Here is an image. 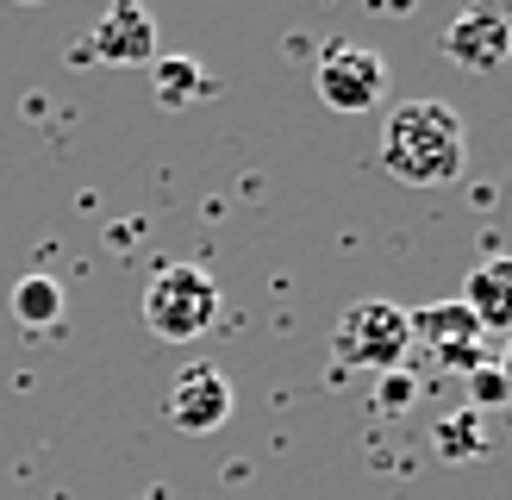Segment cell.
<instances>
[{
  "label": "cell",
  "mask_w": 512,
  "mask_h": 500,
  "mask_svg": "<svg viewBox=\"0 0 512 500\" xmlns=\"http://www.w3.org/2000/svg\"><path fill=\"white\" fill-rule=\"evenodd\" d=\"M469 163V132L450 100H400L381 119V169L406 188H444Z\"/></svg>",
  "instance_id": "cell-1"
},
{
  "label": "cell",
  "mask_w": 512,
  "mask_h": 500,
  "mask_svg": "<svg viewBox=\"0 0 512 500\" xmlns=\"http://www.w3.org/2000/svg\"><path fill=\"white\" fill-rule=\"evenodd\" d=\"M150 88H157V107L182 113V107H194V100L207 94V75H200L194 57H157L150 63Z\"/></svg>",
  "instance_id": "cell-10"
},
{
  "label": "cell",
  "mask_w": 512,
  "mask_h": 500,
  "mask_svg": "<svg viewBox=\"0 0 512 500\" xmlns=\"http://www.w3.org/2000/svg\"><path fill=\"white\" fill-rule=\"evenodd\" d=\"M431 444H438V457H444V463H475L481 450H488V425H481V413H475V407H463V413L438 419Z\"/></svg>",
  "instance_id": "cell-12"
},
{
  "label": "cell",
  "mask_w": 512,
  "mask_h": 500,
  "mask_svg": "<svg viewBox=\"0 0 512 500\" xmlns=\"http://www.w3.org/2000/svg\"><path fill=\"white\" fill-rule=\"evenodd\" d=\"M419 338H425V350L450 357V350H463V344H481V325L469 319L463 300H438V307L413 313V344H419Z\"/></svg>",
  "instance_id": "cell-9"
},
{
  "label": "cell",
  "mask_w": 512,
  "mask_h": 500,
  "mask_svg": "<svg viewBox=\"0 0 512 500\" xmlns=\"http://www.w3.org/2000/svg\"><path fill=\"white\" fill-rule=\"evenodd\" d=\"M232 407H238V394H232V382H225V369H213V363H188L169 382V400H163L169 425H175V432H188V438L219 432V425L232 419Z\"/></svg>",
  "instance_id": "cell-6"
},
{
  "label": "cell",
  "mask_w": 512,
  "mask_h": 500,
  "mask_svg": "<svg viewBox=\"0 0 512 500\" xmlns=\"http://www.w3.org/2000/svg\"><path fill=\"white\" fill-rule=\"evenodd\" d=\"M82 57L88 63H157V19L144 13V0H113L107 13H100V25L82 38Z\"/></svg>",
  "instance_id": "cell-7"
},
{
  "label": "cell",
  "mask_w": 512,
  "mask_h": 500,
  "mask_svg": "<svg viewBox=\"0 0 512 500\" xmlns=\"http://www.w3.org/2000/svg\"><path fill=\"white\" fill-rule=\"evenodd\" d=\"M500 369H506V375H512V344H506V357H500Z\"/></svg>",
  "instance_id": "cell-15"
},
{
  "label": "cell",
  "mask_w": 512,
  "mask_h": 500,
  "mask_svg": "<svg viewBox=\"0 0 512 500\" xmlns=\"http://www.w3.org/2000/svg\"><path fill=\"white\" fill-rule=\"evenodd\" d=\"M19 7H38V0H19Z\"/></svg>",
  "instance_id": "cell-16"
},
{
  "label": "cell",
  "mask_w": 512,
  "mask_h": 500,
  "mask_svg": "<svg viewBox=\"0 0 512 500\" xmlns=\"http://www.w3.org/2000/svg\"><path fill=\"white\" fill-rule=\"evenodd\" d=\"M512 400V375L500 369V357H488L481 369H469V407L481 413V407H506Z\"/></svg>",
  "instance_id": "cell-13"
},
{
  "label": "cell",
  "mask_w": 512,
  "mask_h": 500,
  "mask_svg": "<svg viewBox=\"0 0 512 500\" xmlns=\"http://www.w3.org/2000/svg\"><path fill=\"white\" fill-rule=\"evenodd\" d=\"M13 319L25 332H50V325L63 319V288L50 282V275H19L13 282Z\"/></svg>",
  "instance_id": "cell-11"
},
{
  "label": "cell",
  "mask_w": 512,
  "mask_h": 500,
  "mask_svg": "<svg viewBox=\"0 0 512 500\" xmlns=\"http://www.w3.org/2000/svg\"><path fill=\"white\" fill-rule=\"evenodd\" d=\"M444 57L463 63L469 75H494L512 63V13L500 0H475L469 13H456L444 25Z\"/></svg>",
  "instance_id": "cell-5"
},
{
  "label": "cell",
  "mask_w": 512,
  "mask_h": 500,
  "mask_svg": "<svg viewBox=\"0 0 512 500\" xmlns=\"http://www.w3.org/2000/svg\"><path fill=\"white\" fill-rule=\"evenodd\" d=\"M219 319V282L194 263H169L150 275L144 288V325L163 344H194L207 325Z\"/></svg>",
  "instance_id": "cell-2"
},
{
  "label": "cell",
  "mask_w": 512,
  "mask_h": 500,
  "mask_svg": "<svg viewBox=\"0 0 512 500\" xmlns=\"http://www.w3.org/2000/svg\"><path fill=\"white\" fill-rule=\"evenodd\" d=\"M413 394H419L413 375H406V369H388V375H381V388H375V407H381V413H406V407H413Z\"/></svg>",
  "instance_id": "cell-14"
},
{
  "label": "cell",
  "mask_w": 512,
  "mask_h": 500,
  "mask_svg": "<svg viewBox=\"0 0 512 500\" xmlns=\"http://www.w3.org/2000/svg\"><path fill=\"white\" fill-rule=\"evenodd\" d=\"M413 350V313L394 307V300H356L331 332V357L344 369H375L388 375L400 369V357Z\"/></svg>",
  "instance_id": "cell-3"
},
{
  "label": "cell",
  "mask_w": 512,
  "mask_h": 500,
  "mask_svg": "<svg viewBox=\"0 0 512 500\" xmlns=\"http://www.w3.org/2000/svg\"><path fill=\"white\" fill-rule=\"evenodd\" d=\"M463 307H469V319L481 325V332L512 338V257H506V250H494V257H481L469 269Z\"/></svg>",
  "instance_id": "cell-8"
},
{
  "label": "cell",
  "mask_w": 512,
  "mask_h": 500,
  "mask_svg": "<svg viewBox=\"0 0 512 500\" xmlns=\"http://www.w3.org/2000/svg\"><path fill=\"white\" fill-rule=\"evenodd\" d=\"M388 94V63L369 44H325L319 57V100L331 113H369Z\"/></svg>",
  "instance_id": "cell-4"
}]
</instances>
